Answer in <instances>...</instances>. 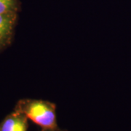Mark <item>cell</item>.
<instances>
[{"instance_id": "5b68a950", "label": "cell", "mask_w": 131, "mask_h": 131, "mask_svg": "<svg viewBox=\"0 0 131 131\" xmlns=\"http://www.w3.org/2000/svg\"><path fill=\"white\" fill-rule=\"evenodd\" d=\"M45 131H51V130H45Z\"/></svg>"}, {"instance_id": "7a4b0ae2", "label": "cell", "mask_w": 131, "mask_h": 131, "mask_svg": "<svg viewBox=\"0 0 131 131\" xmlns=\"http://www.w3.org/2000/svg\"><path fill=\"white\" fill-rule=\"evenodd\" d=\"M18 18V13L0 15V50L10 42Z\"/></svg>"}, {"instance_id": "3957f363", "label": "cell", "mask_w": 131, "mask_h": 131, "mask_svg": "<svg viewBox=\"0 0 131 131\" xmlns=\"http://www.w3.org/2000/svg\"><path fill=\"white\" fill-rule=\"evenodd\" d=\"M28 118L23 113L15 110L3 120L0 131H27Z\"/></svg>"}, {"instance_id": "6da1fadb", "label": "cell", "mask_w": 131, "mask_h": 131, "mask_svg": "<svg viewBox=\"0 0 131 131\" xmlns=\"http://www.w3.org/2000/svg\"><path fill=\"white\" fill-rule=\"evenodd\" d=\"M56 105L47 101L24 99L20 101L15 110L23 113L28 119L41 127L44 130L57 129Z\"/></svg>"}, {"instance_id": "277c9868", "label": "cell", "mask_w": 131, "mask_h": 131, "mask_svg": "<svg viewBox=\"0 0 131 131\" xmlns=\"http://www.w3.org/2000/svg\"><path fill=\"white\" fill-rule=\"evenodd\" d=\"M19 9V0H0V15L18 13Z\"/></svg>"}]
</instances>
